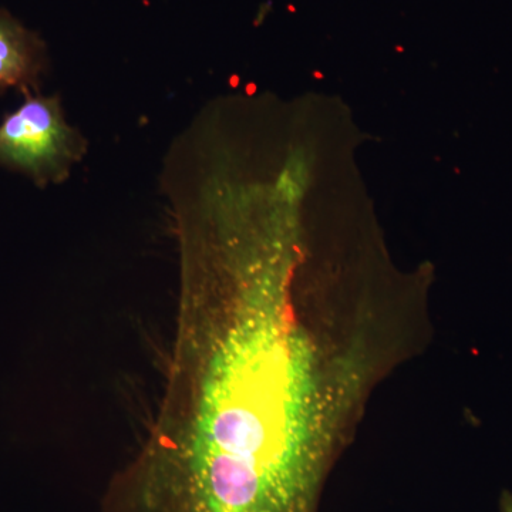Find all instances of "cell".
Instances as JSON below:
<instances>
[{
  "label": "cell",
  "instance_id": "cell-4",
  "mask_svg": "<svg viewBox=\"0 0 512 512\" xmlns=\"http://www.w3.org/2000/svg\"><path fill=\"white\" fill-rule=\"evenodd\" d=\"M500 511L501 512H512V493H511V491H504V493L501 494Z\"/></svg>",
  "mask_w": 512,
  "mask_h": 512
},
{
  "label": "cell",
  "instance_id": "cell-2",
  "mask_svg": "<svg viewBox=\"0 0 512 512\" xmlns=\"http://www.w3.org/2000/svg\"><path fill=\"white\" fill-rule=\"evenodd\" d=\"M18 109L0 121V167L28 177L39 188L69 178L87 143L67 123L57 96L25 93Z\"/></svg>",
  "mask_w": 512,
  "mask_h": 512
},
{
  "label": "cell",
  "instance_id": "cell-1",
  "mask_svg": "<svg viewBox=\"0 0 512 512\" xmlns=\"http://www.w3.org/2000/svg\"><path fill=\"white\" fill-rule=\"evenodd\" d=\"M285 251L184 249L163 402L114 485L127 512H319L377 387L426 346L412 305L299 298Z\"/></svg>",
  "mask_w": 512,
  "mask_h": 512
},
{
  "label": "cell",
  "instance_id": "cell-3",
  "mask_svg": "<svg viewBox=\"0 0 512 512\" xmlns=\"http://www.w3.org/2000/svg\"><path fill=\"white\" fill-rule=\"evenodd\" d=\"M47 67L45 40L0 8V93H39Z\"/></svg>",
  "mask_w": 512,
  "mask_h": 512
}]
</instances>
